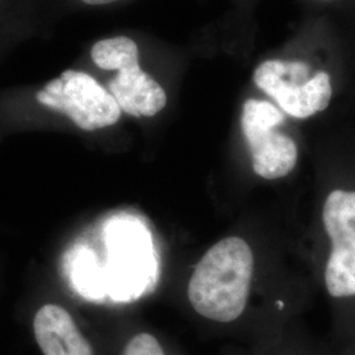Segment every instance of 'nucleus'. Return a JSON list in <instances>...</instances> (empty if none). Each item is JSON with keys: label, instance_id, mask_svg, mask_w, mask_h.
<instances>
[{"label": "nucleus", "instance_id": "9b49d317", "mask_svg": "<svg viewBox=\"0 0 355 355\" xmlns=\"http://www.w3.org/2000/svg\"><path fill=\"white\" fill-rule=\"evenodd\" d=\"M343 355H355V315L340 321Z\"/></svg>", "mask_w": 355, "mask_h": 355}, {"label": "nucleus", "instance_id": "20e7f679", "mask_svg": "<svg viewBox=\"0 0 355 355\" xmlns=\"http://www.w3.org/2000/svg\"><path fill=\"white\" fill-rule=\"evenodd\" d=\"M36 99L87 132L114 125L121 116L112 94L95 78L76 70H66L53 79L38 91Z\"/></svg>", "mask_w": 355, "mask_h": 355}, {"label": "nucleus", "instance_id": "7ed1b4c3", "mask_svg": "<svg viewBox=\"0 0 355 355\" xmlns=\"http://www.w3.org/2000/svg\"><path fill=\"white\" fill-rule=\"evenodd\" d=\"M254 82L286 114L296 119L327 110L333 95L329 74L318 71L311 76L309 64L303 61H265L257 67Z\"/></svg>", "mask_w": 355, "mask_h": 355}, {"label": "nucleus", "instance_id": "39448f33", "mask_svg": "<svg viewBox=\"0 0 355 355\" xmlns=\"http://www.w3.org/2000/svg\"><path fill=\"white\" fill-rule=\"evenodd\" d=\"M284 121L271 103L249 99L242 107L241 128L252 153L254 173L267 180L287 177L297 162V146L277 128Z\"/></svg>", "mask_w": 355, "mask_h": 355}, {"label": "nucleus", "instance_id": "9d476101", "mask_svg": "<svg viewBox=\"0 0 355 355\" xmlns=\"http://www.w3.org/2000/svg\"><path fill=\"white\" fill-rule=\"evenodd\" d=\"M123 355H165V353L155 337L148 333H140L128 343Z\"/></svg>", "mask_w": 355, "mask_h": 355}, {"label": "nucleus", "instance_id": "6e6552de", "mask_svg": "<svg viewBox=\"0 0 355 355\" xmlns=\"http://www.w3.org/2000/svg\"><path fill=\"white\" fill-rule=\"evenodd\" d=\"M139 46L127 36L104 38L91 49L94 64L103 70L121 71L139 66Z\"/></svg>", "mask_w": 355, "mask_h": 355}, {"label": "nucleus", "instance_id": "f257e3e1", "mask_svg": "<svg viewBox=\"0 0 355 355\" xmlns=\"http://www.w3.org/2000/svg\"><path fill=\"white\" fill-rule=\"evenodd\" d=\"M257 283L250 243L230 236L212 245L191 274L187 297L192 309L216 324L237 322L246 313Z\"/></svg>", "mask_w": 355, "mask_h": 355}, {"label": "nucleus", "instance_id": "f8f14e48", "mask_svg": "<svg viewBox=\"0 0 355 355\" xmlns=\"http://www.w3.org/2000/svg\"><path fill=\"white\" fill-rule=\"evenodd\" d=\"M79 1H82L83 4H87V6H107V4L117 3L120 0H79Z\"/></svg>", "mask_w": 355, "mask_h": 355}, {"label": "nucleus", "instance_id": "1a4fd4ad", "mask_svg": "<svg viewBox=\"0 0 355 355\" xmlns=\"http://www.w3.org/2000/svg\"><path fill=\"white\" fill-rule=\"evenodd\" d=\"M274 347L275 350L271 355H324L318 349L300 338L292 330L291 325L277 334Z\"/></svg>", "mask_w": 355, "mask_h": 355}, {"label": "nucleus", "instance_id": "f03ea898", "mask_svg": "<svg viewBox=\"0 0 355 355\" xmlns=\"http://www.w3.org/2000/svg\"><path fill=\"white\" fill-rule=\"evenodd\" d=\"M328 249L315 283L340 321L355 315V190L330 191L321 207Z\"/></svg>", "mask_w": 355, "mask_h": 355}, {"label": "nucleus", "instance_id": "423d86ee", "mask_svg": "<svg viewBox=\"0 0 355 355\" xmlns=\"http://www.w3.org/2000/svg\"><path fill=\"white\" fill-rule=\"evenodd\" d=\"M33 331L44 355H94L89 341L61 305H42L33 318Z\"/></svg>", "mask_w": 355, "mask_h": 355}, {"label": "nucleus", "instance_id": "0eeeda50", "mask_svg": "<svg viewBox=\"0 0 355 355\" xmlns=\"http://www.w3.org/2000/svg\"><path fill=\"white\" fill-rule=\"evenodd\" d=\"M110 92L120 110L135 117H153L167 103L165 89L140 66L117 71L110 82Z\"/></svg>", "mask_w": 355, "mask_h": 355}]
</instances>
